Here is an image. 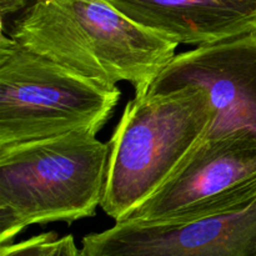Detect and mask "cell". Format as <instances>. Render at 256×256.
Returning a JSON list of instances; mask_svg holds the SVG:
<instances>
[{"label":"cell","mask_w":256,"mask_h":256,"mask_svg":"<svg viewBox=\"0 0 256 256\" xmlns=\"http://www.w3.org/2000/svg\"><path fill=\"white\" fill-rule=\"evenodd\" d=\"M256 200V142L204 139L124 222L174 224L238 212Z\"/></svg>","instance_id":"5b68a950"},{"label":"cell","mask_w":256,"mask_h":256,"mask_svg":"<svg viewBox=\"0 0 256 256\" xmlns=\"http://www.w3.org/2000/svg\"><path fill=\"white\" fill-rule=\"evenodd\" d=\"M44 256H84V252L76 246L74 238L66 235L52 242Z\"/></svg>","instance_id":"30bf717a"},{"label":"cell","mask_w":256,"mask_h":256,"mask_svg":"<svg viewBox=\"0 0 256 256\" xmlns=\"http://www.w3.org/2000/svg\"><path fill=\"white\" fill-rule=\"evenodd\" d=\"M58 239L52 232L35 235L18 244H5L0 248V256H44L48 248Z\"/></svg>","instance_id":"9c48e42d"},{"label":"cell","mask_w":256,"mask_h":256,"mask_svg":"<svg viewBox=\"0 0 256 256\" xmlns=\"http://www.w3.org/2000/svg\"><path fill=\"white\" fill-rule=\"evenodd\" d=\"M109 150L85 130L0 146V244L29 225L92 216L104 194Z\"/></svg>","instance_id":"7a4b0ae2"},{"label":"cell","mask_w":256,"mask_h":256,"mask_svg":"<svg viewBox=\"0 0 256 256\" xmlns=\"http://www.w3.org/2000/svg\"><path fill=\"white\" fill-rule=\"evenodd\" d=\"M9 36L99 84L129 82L135 94L146 92L178 48L106 0H32Z\"/></svg>","instance_id":"6da1fadb"},{"label":"cell","mask_w":256,"mask_h":256,"mask_svg":"<svg viewBox=\"0 0 256 256\" xmlns=\"http://www.w3.org/2000/svg\"><path fill=\"white\" fill-rule=\"evenodd\" d=\"M84 256H256V200L238 212L174 224L119 222L82 239Z\"/></svg>","instance_id":"52a82bcc"},{"label":"cell","mask_w":256,"mask_h":256,"mask_svg":"<svg viewBox=\"0 0 256 256\" xmlns=\"http://www.w3.org/2000/svg\"><path fill=\"white\" fill-rule=\"evenodd\" d=\"M29 5V0H0V16L2 24L6 22L8 16L15 12H22Z\"/></svg>","instance_id":"8fae6325"},{"label":"cell","mask_w":256,"mask_h":256,"mask_svg":"<svg viewBox=\"0 0 256 256\" xmlns=\"http://www.w3.org/2000/svg\"><path fill=\"white\" fill-rule=\"evenodd\" d=\"M122 92L0 36V146L72 132H100Z\"/></svg>","instance_id":"277c9868"},{"label":"cell","mask_w":256,"mask_h":256,"mask_svg":"<svg viewBox=\"0 0 256 256\" xmlns=\"http://www.w3.org/2000/svg\"><path fill=\"white\" fill-rule=\"evenodd\" d=\"M200 86L215 116L204 139L242 135L256 142V34L196 46L174 55L144 94Z\"/></svg>","instance_id":"8992f818"},{"label":"cell","mask_w":256,"mask_h":256,"mask_svg":"<svg viewBox=\"0 0 256 256\" xmlns=\"http://www.w3.org/2000/svg\"><path fill=\"white\" fill-rule=\"evenodd\" d=\"M215 116L209 94L184 86L162 94H135L109 144L100 208L124 222L152 196L202 140Z\"/></svg>","instance_id":"3957f363"},{"label":"cell","mask_w":256,"mask_h":256,"mask_svg":"<svg viewBox=\"0 0 256 256\" xmlns=\"http://www.w3.org/2000/svg\"><path fill=\"white\" fill-rule=\"evenodd\" d=\"M148 32L175 45L215 44L256 34V0H106Z\"/></svg>","instance_id":"ba28073f"}]
</instances>
